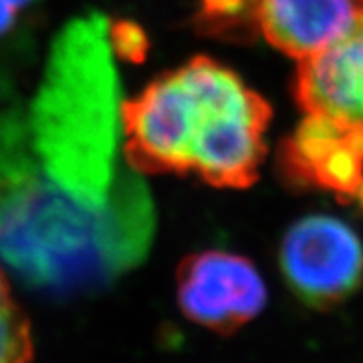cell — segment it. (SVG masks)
Instances as JSON below:
<instances>
[{"instance_id": "6da1fadb", "label": "cell", "mask_w": 363, "mask_h": 363, "mask_svg": "<svg viewBox=\"0 0 363 363\" xmlns=\"http://www.w3.org/2000/svg\"><path fill=\"white\" fill-rule=\"evenodd\" d=\"M272 107L230 69L199 55L120 106L122 150L138 174H190L247 189L266 157Z\"/></svg>"}, {"instance_id": "52a82bcc", "label": "cell", "mask_w": 363, "mask_h": 363, "mask_svg": "<svg viewBox=\"0 0 363 363\" xmlns=\"http://www.w3.org/2000/svg\"><path fill=\"white\" fill-rule=\"evenodd\" d=\"M32 359V327L0 269V363H30Z\"/></svg>"}, {"instance_id": "9c48e42d", "label": "cell", "mask_w": 363, "mask_h": 363, "mask_svg": "<svg viewBox=\"0 0 363 363\" xmlns=\"http://www.w3.org/2000/svg\"><path fill=\"white\" fill-rule=\"evenodd\" d=\"M111 45L115 54L124 55L125 60H140L146 48L143 32L131 23H116L109 26Z\"/></svg>"}, {"instance_id": "30bf717a", "label": "cell", "mask_w": 363, "mask_h": 363, "mask_svg": "<svg viewBox=\"0 0 363 363\" xmlns=\"http://www.w3.org/2000/svg\"><path fill=\"white\" fill-rule=\"evenodd\" d=\"M18 9L21 8L13 0H0V33L8 32L9 28L13 26Z\"/></svg>"}, {"instance_id": "3957f363", "label": "cell", "mask_w": 363, "mask_h": 363, "mask_svg": "<svg viewBox=\"0 0 363 363\" xmlns=\"http://www.w3.org/2000/svg\"><path fill=\"white\" fill-rule=\"evenodd\" d=\"M279 260L291 294L310 308H332L349 299L363 282L362 242L334 216L315 214L291 225Z\"/></svg>"}, {"instance_id": "277c9868", "label": "cell", "mask_w": 363, "mask_h": 363, "mask_svg": "<svg viewBox=\"0 0 363 363\" xmlns=\"http://www.w3.org/2000/svg\"><path fill=\"white\" fill-rule=\"evenodd\" d=\"M267 290L247 258L225 251L190 255L177 269L184 318L216 334H235L262 312Z\"/></svg>"}, {"instance_id": "7a4b0ae2", "label": "cell", "mask_w": 363, "mask_h": 363, "mask_svg": "<svg viewBox=\"0 0 363 363\" xmlns=\"http://www.w3.org/2000/svg\"><path fill=\"white\" fill-rule=\"evenodd\" d=\"M15 113L0 115V262L52 291L100 286L138 266L152 244L155 214L87 218L43 198L18 170Z\"/></svg>"}, {"instance_id": "ba28073f", "label": "cell", "mask_w": 363, "mask_h": 363, "mask_svg": "<svg viewBox=\"0 0 363 363\" xmlns=\"http://www.w3.org/2000/svg\"><path fill=\"white\" fill-rule=\"evenodd\" d=\"M253 0H201L198 26L203 33L225 39H251Z\"/></svg>"}, {"instance_id": "8992f818", "label": "cell", "mask_w": 363, "mask_h": 363, "mask_svg": "<svg viewBox=\"0 0 363 363\" xmlns=\"http://www.w3.org/2000/svg\"><path fill=\"white\" fill-rule=\"evenodd\" d=\"M363 0H253L251 32L301 63L356 26Z\"/></svg>"}, {"instance_id": "5b68a950", "label": "cell", "mask_w": 363, "mask_h": 363, "mask_svg": "<svg viewBox=\"0 0 363 363\" xmlns=\"http://www.w3.org/2000/svg\"><path fill=\"white\" fill-rule=\"evenodd\" d=\"M294 89L303 116L363 152V15L340 41L301 61Z\"/></svg>"}]
</instances>
